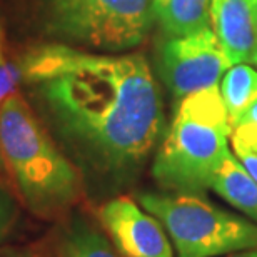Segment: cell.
<instances>
[{
	"label": "cell",
	"instance_id": "obj_14",
	"mask_svg": "<svg viewBox=\"0 0 257 257\" xmlns=\"http://www.w3.org/2000/svg\"><path fill=\"white\" fill-rule=\"evenodd\" d=\"M22 87V70L17 59L5 57L0 60V105L10 95L20 92Z\"/></svg>",
	"mask_w": 257,
	"mask_h": 257
},
{
	"label": "cell",
	"instance_id": "obj_5",
	"mask_svg": "<svg viewBox=\"0 0 257 257\" xmlns=\"http://www.w3.org/2000/svg\"><path fill=\"white\" fill-rule=\"evenodd\" d=\"M137 202L164 225L177 257H215L257 249V224L215 207L199 194L144 192Z\"/></svg>",
	"mask_w": 257,
	"mask_h": 257
},
{
	"label": "cell",
	"instance_id": "obj_1",
	"mask_svg": "<svg viewBox=\"0 0 257 257\" xmlns=\"http://www.w3.org/2000/svg\"><path fill=\"white\" fill-rule=\"evenodd\" d=\"M17 60L20 89L80 174L109 184L132 179L164 132L162 95L147 59L44 42Z\"/></svg>",
	"mask_w": 257,
	"mask_h": 257
},
{
	"label": "cell",
	"instance_id": "obj_6",
	"mask_svg": "<svg viewBox=\"0 0 257 257\" xmlns=\"http://www.w3.org/2000/svg\"><path fill=\"white\" fill-rule=\"evenodd\" d=\"M232 62L225 55L212 29L186 37H169L161 47L159 69L176 99L215 87Z\"/></svg>",
	"mask_w": 257,
	"mask_h": 257
},
{
	"label": "cell",
	"instance_id": "obj_19",
	"mask_svg": "<svg viewBox=\"0 0 257 257\" xmlns=\"http://www.w3.org/2000/svg\"><path fill=\"white\" fill-rule=\"evenodd\" d=\"M227 257H257V249H247V250H239V252H232Z\"/></svg>",
	"mask_w": 257,
	"mask_h": 257
},
{
	"label": "cell",
	"instance_id": "obj_20",
	"mask_svg": "<svg viewBox=\"0 0 257 257\" xmlns=\"http://www.w3.org/2000/svg\"><path fill=\"white\" fill-rule=\"evenodd\" d=\"M254 65H257V57H255V60H254Z\"/></svg>",
	"mask_w": 257,
	"mask_h": 257
},
{
	"label": "cell",
	"instance_id": "obj_2",
	"mask_svg": "<svg viewBox=\"0 0 257 257\" xmlns=\"http://www.w3.org/2000/svg\"><path fill=\"white\" fill-rule=\"evenodd\" d=\"M0 164L20 200L37 217H59L82 195L79 167L20 92L0 105Z\"/></svg>",
	"mask_w": 257,
	"mask_h": 257
},
{
	"label": "cell",
	"instance_id": "obj_18",
	"mask_svg": "<svg viewBox=\"0 0 257 257\" xmlns=\"http://www.w3.org/2000/svg\"><path fill=\"white\" fill-rule=\"evenodd\" d=\"M5 25L2 22V19H0V60L7 57V52H5Z\"/></svg>",
	"mask_w": 257,
	"mask_h": 257
},
{
	"label": "cell",
	"instance_id": "obj_7",
	"mask_svg": "<svg viewBox=\"0 0 257 257\" xmlns=\"http://www.w3.org/2000/svg\"><path fill=\"white\" fill-rule=\"evenodd\" d=\"M97 217L120 257H174L164 225L127 195L102 204Z\"/></svg>",
	"mask_w": 257,
	"mask_h": 257
},
{
	"label": "cell",
	"instance_id": "obj_15",
	"mask_svg": "<svg viewBox=\"0 0 257 257\" xmlns=\"http://www.w3.org/2000/svg\"><path fill=\"white\" fill-rule=\"evenodd\" d=\"M15 220V205L10 195L0 187V242L7 237Z\"/></svg>",
	"mask_w": 257,
	"mask_h": 257
},
{
	"label": "cell",
	"instance_id": "obj_13",
	"mask_svg": "<svg viewBox=\"0 0 257 257\" xmlns=\"http://www.w3.org/2000/svg\"><path fill=\"white\" fill-rule=\"evenodd\" d=\"M230 144L257 154V100L230 124Z\"/></svg>",
	"mask_w": 257,
	"mask_h": 257
},
{
	"label": "cell",
	"instance_id": "obj_16",
	"mask_svg": "<svg viewBox=\"0 0 257 257\" xmlns=\"http://www.w3.org/2000/svg\"><path fill=\"white\" fill-rule=\"evenodd\" d=\"M234 152H235V157L239 159V162L242 164L245 167L252 179L257 182V154L255 152H250L247 149H242V147H232Z\"/></svg>",
	"mask_w": 257,
	"mask_h": 257
},
{
	"label": "cell",
	"instance_id": "obj_3",
	"mask_svg": "<svg viewBox=\"0 0 257 257\" xmlns=\"http://www.w3.org/2000/svg\"><path fill=\"white\" fill-rule=\"evenodd\" d=\"M229 139L219 85L184 97L154 157V179L167 192H204L230 152Z\"/></svg>",
	"mask_w": 257,
	"mask_h": 257
},
{
	"label": "cell",
	"instance_id": "obj_12",
	"mask_svg": "<svg viewBox=\"0 0 257 257\" xmlns=\"http://www.w3.org/2000/svg\"><path fill=\"white\" fill-rule=\"evenodd\" d=\"M229 122H232L257 100V70L250 64H235L225 72L220 84Z\"/></svg>",
	"mask_w": 257,
	"mask_h": 257
},
{
	"label": "cell",
	"instance_id": "obj_4",
	"mask_svg": "<svg viewBox=\"0 0 257 257\" xmlns=\"http://www.w3.org/2000/svg\"><path fill=\"white\" fill-rule=\"evenodd\" d=\"M154 0H32L39 30L50 42L125 52L146 40Z\"/></svg>",
	"mask_w": 257,
	"mask_h": 257
},
{
	"label": "cell",
	"instance_id": "obj_17",
	"mask_svg": "<svg viewBox=\"0 0 257 257\" xmlns=\"http://www.w3.org/2000/svg\"><path fill=\"white\" fill-rule=\"evenodd\" d=\"M0 257H44L29 249H7L0 250Z\"/></svg>",
	"mask_w": 257,
	"mask_h": 257
},
{
	"label": "cell",
	"instance_id": "obj_8",
	"mask_svg": "<svg viewBox=\"0 0 257 257\" xmlns=\"http://www.w3.org/2000/svg\"><path fill=\"white\" fill-rule=\"evenodd\" d=\"M210 25L232 65L254 64L257 0H210Z\"/></svg>",
	"mask_w": 257,
	"mask_h": 257
},
{
	"label": "cell",
	"instance_id": "obj_10",
	"mask_svg": "<svg viewBox=\"0 0 257 257\" xmlns=\"http://www.w3.org/2000/svg\"><path fill=\"white\" fill-rule=\"evenodd\" d=\"M210 189L257 222V182L230 152L215 172Z\"/></svg>",
	"mask_w": 257,
	"mask_h": 257
},
{
	"label": "cell",
	"instance_id": "obj_9",
	"mask_svg": "<svg viewBox=\"0 0 257 257\" xmlns=\"http://www.w3.org/2000/svg\"><path fill=\"white\" fill-rule=\"evenodd\" d=\"M152 14L167 37H186L210 29V0H154Z\"/></svg>",
	"mask_w": 257,
	"mask_h": 257
},
{
	"label": "cell",
	"instance_id": "obj_11",
	"mask_svg": "<svg viewBox=\"0 0 257 257\" xmlns=\"http://www.w3.org/2000/svg\"><path fill=\"white\" fill-rule=\"evenodd\" d=\"M57 257H120L105 234L85 220L65 225L57 244Z\"/></svg>",
	"mask_w": 257,
	"mask_h": 257
}]
</instances>
